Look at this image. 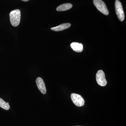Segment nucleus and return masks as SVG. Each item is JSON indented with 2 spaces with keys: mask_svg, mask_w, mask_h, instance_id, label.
I'll list each match as a JSON object with an SVG mask.
<instances>
[{
  "mask_svg": "<svg viewBox=\"0 0 126 126\" xmlns=\"http://www.w3.org/2000/svg\"><path fill=\"white\" fill-rule=\"evenodd\" d=\"M73 5L70 3H65L60 5L56 8V10L58 11H64L68 10L72 8Z\"/></svg>",
  "mask_w": 126,
  "mask_h": 126,
  "instance_id": "1a4fd4ad",
  "label": "nucleus"
},
{
  "mask_svg": "<svg viewBox=\"0 0 126 126\" xmlns=\"http://www.w3.org/2000/svg\"></svg>",
  "mask_w": 126,
  "mask_h": 126,
  "instance_id": "f8f14e48",
  "label": "nucleus"
},
{
  "mask_svg": "<svg viewBox=\"0 0 126 126\" xmlns=\"http://www.w3.org/2000/svg\"><path fill=\"white\" fill-rule=\"evenodd\" d=\"M36 83L37 87L41 92L43 94H45L46 93V88L43 79L38 77L36 79Z\"/></svg>",
  "mask_w": 126,
  "mask_h": 126,
  "instance_id": "423d86ee",
  "label": "nucleus"
},
{
  "mask_svg": "<svg viewBox=\"0 0 126 126\" xmlns=\"http://www.w3.org/2000/svg\"><path fill=\"white\" fill-rule=\"evenodd\" d=\"M96 79L97 83L99 86L104 87L107 85V81L105 77V74L103 70H98L96 75Z\"/></svg>",
  "mask_w": 126,
  "mask_h": 126,
  "instance_id": "39448f33",
  "label": "nucleus"
},
{
  "mask_svg": "<svg viewBox=\"0 0 126 126\" xmlns=\"http://www.w3.org/2000/svg\"><path fill=\"white\" fill-rule=\"evenodd\" d=\"M115 6L116 14L118 18L121 21H123L125 18V15L121 3L118 0H116Z\"/></svg>",
  "mask_w": 126,
  "mask_h": 126,
  "instance_id": "f03ea898",
  "label": "nucleus"
},
{
  "mask_svg": "<svg viewBox=\"0 0 126 126\" xmlns=\"http://www.w3.org/2000/svg\"><path fill=\"white\" fill-rule=\"evenodd\" d=\"M21 0L23 1H27L29 0Z\"/></svg>",
  "mask_w": 126,
  "mask_h": 126,
  "instance_id": "9b49d317",
  "label": "nucleus"
},
{
  "mask_svg": "<svg viewBox=\"0 0 126 126\" xmlns=\"http://www.w3.org/2000/svg\"><path fill=\"white\" fill-rule=\"evenodd\" d=\"M0 107L5 110H9L10 109L9 103L6 102L0 98Z\"/></svg>",
  "mask_w": 126,
  "mask_h": 126,
  "instance_id": "9d476101",
  "label": "nucleus"
},
{
  "mask_svg": "<svg viewBox=\"0 0 126 126\" xmlns=\"http://www.w3.org/2000/svg\"><path fill=\"white\" fill-rule=\"evenodd\" d=\"M93 3L99 11L104 15H108L109 12L106 4L102 0H93Z\"/></svg>",
  "mask_w": 126,
  "mask_h": 126,
  "instance_id": "7ed1b4c3",
  "label": "nucleus"
},
{
  "mask_svg": "<svg viewBox=\"0 0 126 126\" xmlns=\"http://www.w3.org/2000/svg\"><path fill=\"white\" fill-rule=\"evenodd\" d=\"M10 21L11 25L14 27L18 26L20 22L21 12L18 9L12 11L10 14Z\"/></svg>",
  "mask_w": 126,
  "mask_h": 126,
  "instance_id": "f257e3e1",
  "label": "nucleus"
},
{
  "mask_svg": "<svg viewBox=\"0 0 126 126\" xmlns=\"http://www.w3.org/2000/svg\"><path fill=\"white\" fill-rule=\"evenodd\" d=\"M72 49L75 52L80 53L83 50V45L81 43H73L70 44Z\"/></svg>",
  "mask_w": 126,
  "mask_h": 126,
  "instance_id": "0eeeda50",
  "label": "nucleus"
},
{
  "mask_svg": "<svg viewBox=\"0 0 126 126\" xmlns=\"http://www.w3.org/2000/svg\"><path fill=\"white\" fill-rule=\"evenodd\" d=\"M71 26L70 23H64L56 27H52L51 30L54 31H60L69 28Z\"/></svg>",
  "mask_w": 126,
  "mask_h": 126,
  "instance_id": "6e6552de",
  "label": "nucleus"
},
{
  "mask_svg": "<svg viewBox=\"0 0 126 126\" xmlns=\"http://www.w3.org/2000/svg\"><path fill=\"white\" fill-rule=\"evenodd\" d=\"M71 98L73 103L77 107H82L84 105V99L79 94L72 93L71 94Z\"/></svg>",
  "mask_w": 126,
  "mask_h": 126,
  "instance_id": "20e7f679",
  "label": "nucleus"
}]
</instances>
